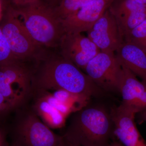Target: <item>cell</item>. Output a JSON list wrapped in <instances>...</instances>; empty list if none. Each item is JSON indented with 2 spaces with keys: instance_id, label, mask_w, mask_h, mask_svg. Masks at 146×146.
I'll use <instances>...</instances> for the list:
<instances>
[{
  "instance_id": "6da1fadb",
  "label": "cell",
  "mask_w": 146,
  "mask_h": 146,
  "mask_svg": "<svg viewBox=\"0 0 146 146\" xmlns=\"http://www.w3.org/2000/svg\"><path fill=\"white\" fill-rule=\"evenodd\" d=\"M33 90L63 91L85 105L92 97L103 91L86 73L61 54L46 55L34 66Z\"/></svg>"
},
{
  "instance_id": "7a4b0ae2",
  "label": "cell",
  "mask_w": 146,
  "mask_h": 146,
  "mask_svg": "<svg viewBox=\"0 0 146 146\" xmlns=\"http://www.w3.org/2000/svg\"><path fill=\"white\" fill-rule=\"evenodd\" d=\"M110 112L101 106H84L74 114L63 136L73 146H107L114 134Z\"/></svg>"
},
{
  "instance_id": "3957f363",
  "label": "cell",
  "mask_w": 146,
  "mask_h": 146,
  "mask_svg": "<svg viewBox=\"0 0 146 146\" xmlns=\"http://www.w3.org/2000/svg\"><path fill=\"white\" fill-rule=\"evenodd\" d=\"M13 8L37 43L44 48L59 47L65 33L54 7L44 0H36Z\"/></svg>"
},
{
  "instance_id": "277c9868",
  "label": "cell",
  "mask_w": 146,
  "mask_h": 146,
  "mask_svg": "<svg viewBox=\"0 0 146 146\" xmlns=\"http://www.w3.org/2000/svg\"><path fill=\"white\" fill-rule=\"evenodd\" d=\"M13 124L9 127L12 141L20 146H67L63 135L54 133L31 108L15 110Z\"/></svg>"
},
{
  "instance_id": "5b68a950",
  "label": "cell",
  "mask_w": 146,
  "mask_h": 146,
  "mask_svg": "<svg viewBox=\"0 0 146 146\" xmlns=\"http://www.w3.org/2000/svg\"><path fill=\"white\" fill-rule=\"evenodd\" d=\"M0 28L14 56L21 62H37L46 55L44 47L32 37L16 10L11 7H3Z\"/></svg>"
},
{
  "instance_id": "8992f818",
  "label": "cell",
  "mask_w": 146,
  "mask_h": 146,
  "mask_svg": "<svg viewBox=\"0 0 146 146\" xmlns=\"http://www.w3.org/2000/svg\"><path fill=\"white\" fill-rule=\"evenodd\" d=\"M33 69L23 62L0 67V93L15 110L31 98Z\"/></svg>"
},
{
  "instance_id": "52a82bcc",
  "label": "cell",
  "mask_w": 146,
  "mask_h": 146,
  "mask_svg": "<svg viewBox=\"0 0 146 146\" xmlns=\"http://www.w3.org/2000/svg\"><path fill=\"white\" fill-rule=\"evenodd\" d=\"M83 71L103 91L119 92L122 67L115 52H100Z\"/></svg>"
},
{
  "instance_id": "ba28073f",
  "label": "cell",
  "mask_w": 146,
  "mask_h": 146,
  "mask_svg": "<svg viewBox=\"0 0 146 146\" xmlns=\"http://www.w3.org/2000/svg\"><path fill=\"white\" fill-rule=\"evenodd\" d=\"M31 98L33 102L31 109L50 128L57 129L64 125L70 107L54 94L44 90H33Z\"/></svg>"
},
{
  "instance_id": "9c48e42d",
  "label": "cell",
  "mask_w": 146,
  "mask_h": 146,
  "mask_svg": "<svg viewBox=\"0 0 146 146\" xmlns=\"http://www.w3.org/2000/svg\"><path fill=\"white\" fill-rule=\"evenodd\" d=\"M59 48L62 56L82 70L101 51L88 36H83L81 33H66Z\"/></svg>"
},
{
  "instance_id": "30bf717a",
  "label": "cell",
  "mask_w": 146,
  "mask_h": 146,
  "mask_svg": "<svg viewBox=\"0 0 146 146\" xmlns=\"http://www.w3.org/2000/svg\"><path fill=\"white\" fill-rule=\"evenodd\" d=\"M137 114L135 110L122 104L110 111L114 135L124 146H146V142L135 124Z\"/></svg>"
},
{
  "instance_id": "8fae6325",
  "label": "cell",
  "mask_w": 146,
  "mask_h": 146,
  "mask_svg": "<svg viewBox=\"0 0 146 146\" xmlns=\"http://www.w3.org/2000/svg\"><path fill=\"white\" fill-rule=\"evenodd\" d=\"M87 32L101 51L115 52L123 42L117 20L108 8Z\"/></svg>"
},
{
  "instance_id": "7c38bea8",
  "label": "cell",
  "mask_w": 146,
  "mask_h": 146,
  "mask_svg": "<svg viewBox=\"0 0 146 146\" xmlns=\"http://www.w3.org/2000/svg\"><path fill=\"white\" fill-rule=\"evenodd\" d=\"M112 2L110 0H93L72 16L61 20L65 34L88 31Z\"/></svg>"
},
{
  "instance_id": "4fadbf2b",
  "label": "cell",
  "mask_w": 146,
  "mask_h": 146,
  "mask_svg": "<svg viewBox=\"0 0 146 146\" xmlns=\"http://www.w3.org/2000/svg\"><path fill=\"white\" fill-rule=\"evenodd\" d=\"M122 67L119 92L121 104L134 110L137 113L146 110V82L141 81L125 67Z\"/></svg>"
},
{
  "instance_id": "5bb4252c",
  "label": "cell",
  "mask_w": 146,
  "mask_h": 146,
  "mask_svg": "<svg viewBox=\"0 0 146 146\" xmlns=\"http://www.w3.org/2000/svg\"><path fill=\"white\" fill-rule=\"evenodd\" d=\"M121 66L146 82V52L137 45L123 42L115 52Z\"/></svg>"
},
{
  "instance_id": "9a60e30c",
  "label": "cell",
  "mask_w": 146,
  "mask_h": 146,
  "mask_svg": "<svg viewBox=\"0 0 146 146\" xmlns=\"http://www.w3.org/2000/svg\"><path fill=\"white\" fill-rule=\"evenodd\" d=\"M146 19V7L116 19L123 41L132 30Z\"/></svg>"
},
{
  "instance_id": "2e32d148",
  "label": "cell",
  "mask_w": 146,
  "mask_h": 146,
  "mask_svg": "<svg viewBox=\"0 0 146 146\" xmlns=\"http://www.w3.org/2000/svg\"><path fill=\"white\" fill-rule=\"evenodd\" d=\"M146 7V5L133 0H114L108 9L116 19Z\"/></svg>"
},
{
  "instance_id": "e0dca14e",
  "label": "cell",
  "mask_w": 146,
  "mask_h": 146,
  "mask_svg": "<svg viewBox=\"0 0 146 146\" xmlns=\"http://www.w3.org/2000/svg\"><path fill=\"white\" fill-rule=\"evenodd\" d=\"M93 0H62L54 7L57 16L63 20L76 13L84 6Z\"/></svg>"
},
{
  "instance_id": "ac0fdd59",
  "label": "cell",
  "mask_w": 146,
  "mask_h": 146,
  "mask_svg": "<svg viewBox=\"0 0 146 146\" xmlns=\"http://www.w3.org/2000/svg\"><path fill=\"white\" fill-rule=\"evenodd\" d=\"M20 62H22L14 56L0 28V67Z\"/></svg>"
},
{
  "instance_id": "d6986e66",
  "label": "cell",
  "mask_w": 146,
  "mask_h": 146,
  "mask_svg": "<svg viewBox=\"0 0 146 146\" xmlns=\"http://www.w3.org/2000/svg\"><path fill=\"white\" fill-rule=\"evenodd\" d=\"M146 38V19L125 36L123 42H130L142 48Z\"/></svg>"
},
{
  "instance_id": "ffe728a7",
  "label": "cell",
  "mask_w": 146,
  "mask_h": 146,
  "mask_svg": "<svg viewBox=\"0 0 146 146\" xmlns=\"http://www.w3.org/2000/svg\"><path fill=\"white\" fill-rule=\"evenodd\" d=\"M15 110L0 93V123L5 122L9 114Z\"/></svg>"
},
{
  "instance_id": "44dd1931",
  "label": "cell",
  "mask_w": 146,
  "mask_h": 146,
  "mask_svg": "<svg viewBox=\"0 0 146 146\" xmlns=\"http://www.w3.org/2000/svg\"><path fill=\"white\" fill-rule=\"evenodd\" d=\"M9 133V127L6 125L5 122L0 123V146H9L7 137Z\"/></svg>"
},
{
  "instance_id": "7402d4cb",
  "label": "cell",
  "mask_w": 146,
  "mask_h": 146,
  "mask_svg": "<svg viewBox=\"0 0 146 146\" xmlns=\"http://www.w3.org/2000/svg\"><path fill=\"white\" fill-rule=\"evenodd\" d=\"M36 0H3V6H9L13 8L29 3Z\"/></svg>"
},
{
  "instance_id": "603a6c76",
  "label": "cell",
  "mask_w": 146,
  "mask_h": 146,
  "mask_svg": "<svg viewBox=\"0 0 146 146\" xmlns=\"http://www.w3.org/2000/svg\"><path fill=\"white\" fill-rule=\"evenodd\" d=\"M138 114V121L139 123H142L146 122V110L142 111Z\"/></svg>"
},
{
  "instance_id": "cb8c5ba5",
  "label": "cell",
  "mask_w": 146,
  "mask_h": 146,
  "mask_svg": "<svg viewBox=\"0 0 146 146\" xmlns=\"http://www.w3.org/2000/svg\"><path fill=\"white\" fill-rule=\"evenodd\" d=\"M47 3L54 7H56L59 4L62 0H44Z\"/></svg>"
},
{
  "instance_id": "d4e9b609",
  "label": "cell",
  "mask_w": 146,
  "mask_h": 146,
  "mask_svg": "<svg viewBox=\"0 0 146 146\" xmlns=\"http://www.w3.org/2000/svg\"><path fill=\"white\" fill-rule=\"evenodd\" d=\"M107 146H124L119 141H113L110 142Z\"/></svg>"
},
{
  "instance_id": "484cf974",
  "label": "cell",
  "mask_w": 146,
  "mask_h": 146,
  "mask_svg": "<svg viewBox=\"0 0 146 146\" xmlns=\"http://www.w3.org/2000/svg\"><path fill=\"white\" fill-rule=\"evenodd\" d=\"M3 12V7L1 0H0V22L2 18Z\"/></svg>"
},
{
  "instance_id": "4316f807",
  "label": "cell",
  "mask_w": 146,
  "mask_h": 146,
  "mask_svg": "<svg viewBox=\"0 0 146 146\" xmlns=\"http://www.w3.org/2000/svg\"><path fill=\"white\" fill-rule=\"evenodd\" d=\"M133 1H135L137 2L146 5V0H133Z\"/></svg>"
},
{
  "instance_id": "83f0119b",
  "label": "cell",
  "mask_w": 146,
  "mask_h": 146,
  "mask_svg": "<svg viewBox=\"0 0 146 146\" xmlns=\"http://www.w3.org/2000/svg\"><path fill=\"white\" fill-rule=\"evenodd\" d=\"M142 49H143V50H144L146 52V38L145 42H144L143 47H142Z\"/></svg>"
},
{
  "instance_id": "f1b7e54d",
  "label": "cell",
  "mask_w": 146,
  "mask_h": 146,
  "mask_svg": "<svg viewBox=\"0 0 146 146\" xmlns=\"http://www.w3.org/2000/svg\"><path fill=\"white\" fill-rule=\"evenodd\" d=\"M9 146H20L17 143H16V142H13V141H12V143H11V144L9 145Z\"/></svg>"
},
{
  "instance_id": "f546056e",
  "label": "cell",
  "mask_w": 146,
  "mask_h": 146,
  "mask_svg": "<svg viewBox=\"0 0 146 146\" xmlns=\"http://www.w3.org/2000/svg\"><path fill=\"white\" fill-rule=\"evenodd\" d=\"M67 144V146H73L70 145H68V144Z\"/></svg>"
},
{
  "instance_id": "4dcf8cb0",
  "label": "cell",
  "mask_w": 146,
  "mask_h": 146,
  "mask_svg": "<svg viewBox=\"0 0 146 146\" xmlns=\"http://www.w3.org/2000/svg\"><path fill=\"white\" fill-rule=\"evenodd\" d=\"M110 1H112L113 2V1H114V0H110Z\"/></svg>"
}]
</instances>
